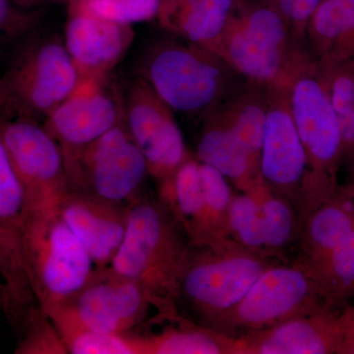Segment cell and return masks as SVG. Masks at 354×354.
Here are the masks:
<instances>
[{
  "instance_id": "f35d334b",
  "label": "cell",
  "mask_w": 354,
  "mask_h": 354,
  "mask_svg": "<svg viewBox=\"0 0 354 354\" xmlns=\"http://www.w3.org/2000/svg\"><path fill=\"white\" fill-rule=\"evenodd\" d=\"M0 113H4V115L8 116V106H7V102L3 94H2L1 90H0Z\"/></svg>"
},
{
  "instance_id": "52a82bcc",
  "label": "cell",
  "mask_w": 354,
  "mask_h": 354,
  "mask_svg": "<svg viewBox=\"0 0 354 354\" xmlns=\"http://www.w3.org/2000/svg\"><path fill=\"white\" fill-rule=\"evenodd\" d=\"M149 174L145 157L121 123L84 149L68 167L71 190L123 205L139 199Z\"/></svg>"
},
{
  "instance_id": "4dcf8cb0",
  "label": "cell",
  "mask_w": 354,
  "mask_h": 354,
  "mask_svg": "<svg viewBox=\"0 0 354 354\" xmlns=\"http://www.w3.org/2000/svg\"><path fill=\"white\" fill-rule=\"evenodd\" d=\"M267 111L262 104L248 102L234 109L225 121L230 131L258 160L264 139Z\"/></svg>"
},
{
  "instance_id": "603a6c76",
  "label": "cell",
  "mask_w": 354,
  "mask_h": 354,
  "mask_svg": "<svg viewBox=\"0 0 354 354\" xmlns=\"http://www.w3.org/2000/svg\"><path fill=\"white\" fill-rule=\"evenodd\" d=\"M353 230L354 218L344 207L329 205L316 209L309 216L304 232L313 262L334 250Z\"/></svg>"
},
{
  "instance_id": "7a4b0ae2",
  "label": "cell",
  "mask_w": 354,
  "mask_h": 354,
  "mask_svg": "<svg viewBox=\"0 0 354 354\" xmlns=\"http://www.w3.org/2000/svg\"><path fill=\"white\" fill-rule=\"evenodd\" d=\"M22 249L30 283L44 311L74 297L97 272L58 207L27 211Z\"/></svg>"
},
{
  "instance_id": "f1b7e54d",
  "label": "cell",
  "mask_w": 354,
  "mask_h": 354,
  "mask_svg": "<svg viewBox=\"0 0 354 354\" xmlns=\"http://www.w3.org/2000/svg\"><path fill=\"white\" fill-rule=\"evenodd\" d=\"M200 171L209 221L216 236L221 239L223 232H227V211L234 194L228 185L227 177L215 167L201 162Z\"/></svg>"
},
{
  "instance_id": "2e32d148",
  "label": "cell",
  "mask_w": 354,
  "mask_h": 354,
  "mask_svg": "<svg viewBox=\"0 0 354 354\" xmlns=\"http://www.w3.org/2000/svg\"><path fill=\"white\" fill-rule=\"evenodd\" d=\"M64 39L82 77H102L124 55L132 32L127 26L73 11Z\"/></svg>"
},
{
  "instance_id": "9a60e30c",
  "label": "cell",
  "mask_w": 354,
  "mask_h": 354,
  "mask_svg": "<svg viewBox=\"0 0 354 354\" xmlns=\"http://www.w3.org/2000/svg\"><path fill=\"white\" fill-rule=\"evenodd\" d=\"M291 115L308 156L309 164H329L342 143L341 128L330 95L315 79L300 77L291 88Z\"/></svg>"
},
{
  "instance_id": "ac0fdd59",
  "label": "cell",
  "mask_w": 354,
  "mask_h": 354,
  "mask_svg": "<svg viewBox=\"0 0 354 354\" xmlns=\"http://www.w3.org/2000/svg\"><path fill=\"white\" fill-rule=\"evenodd\" d=\"M197 160L211 165L237 184L252 187L259 160L249 152L225 122L207 127L200 137ZM260 174V172H259Z\"/></svg>"
},
{
  "instance_id": "8fae6325",
  "label": "cell",
  "mask_w": 354,
  "mask_h": 354,
  "mask_svg": "<svg viewBox=\"0 0 354 354\" xmlns=\"http://www.w3.org/2000/svg\"><path fill=\"white\" fill-rule=\"evenodd\" d=\"M102 78L82 77L76 90L46 118L44 127L62 147L67 171L84 149L120 123V106Z\"/></svg>"
},
{
  "instance_id": "7402d4cb",
  "label": "cell",
  "mask_w": 354,
  "mask_h": 354,
  "mask_svg": "<svg viewBox=\"0 0 354 354\" xmlns=\"http://www.w3.org/2000/svg\"><path fill=\"white\" fill-rule=\"evenodd\" d=\"M44 312L62 335L68 354H142L139 335L109 334L87 329L57 307Z\"/></svg>"
},
{
  "instance_id": "1f68e13d",
  "label": "cell",
  "mask_w": 354,
  "mask_h": 354,
  "mask_svg": "<svg viewBox=\"0 0 354 354\" xmlns=\"http://www.w3.org/2000/svg\"><path fill=\"white\" fill-rule=\"evenodd\" d=\"M310 20L320 38H341L354 32V0H322Z\"/></svg>"
},
{
  "instance_id": "74e56055",
  "label": "cell",
  "mask_w": 354,
  "mask_h": 354,
  "mask_svg": "<svg viewBox=\"0 0 354 354\" xmlns=\"http://www.w3.org/2000/svg\"><path fill=\"white\" fill-rule=\"evenodd\" d=\"M4 304H6V286L0 277V310L3 311Z\"/></svg>"
},
{
  "instance_id": "f546056e",
  "label": "cell",
  "mask_w": 354,
  "mask_h": 354,
  "mask_svg": "<svg viewBox=\"0 0 354 354\" xmlns=\"http://www.w3.org/2000/svg\"><path fill=\"white\" fill-rule=\"evenodd\" d=\"M312 272L317 283L326 281L333 288L348 290L354 286V230L339 246L322 259L314 262Z\"/></svg>"
},
{
  "instance_id": "7c38bea8",
  "label": "cell",
  "mask_w": 354,
  "mask_h": 354,
  "mask_svg": "<svg viewBox=\"0 0 354 354\" xmlns=\"http://www.w3.org/2000/svg\"><path fill=\"white\" fill-rule=\"evenodd\" d=\"M129 205L106 201L84 190H70L58 206L97 270L111 267L127 232Z\"/></svg>"
},
{
  "instance_id": "d4e9b609",
  "label": "cell",
  "mask_w": 354,
  "mask_h": 354,
  "mask_svg": "<svg viewBox=\"0 0 354 354\" xmlns=\"http://www.w3.org/2000/svg\"><path fill=\"white\" fill-rule=\"evenodd\" d=\"M257 194L266 253L278 252L290 243L295 235V209L288 199L276 193L259 191Z\"/></svg>"
},
{
  "instance_id": "e575fe53",
  "label": "cell",
  "mask_w": 354,
  "mask_h": 354,
  "mask_svg": "<svg viewBox=\"0 0 354 354\" xmlns=\"http://www.w3.org/2000/svg\"><path fill=\"white\" fill-rule=\"evenodd\" d=\"M279 12L297 25L311 19L322 0H274Z\"/></svg>"
},
{
  "instance_id": "9c48e42d",
  "label": "cell",
  "mask_w": 354,
  "mask_h": 354,
  "mask_svg": "<svg viewBox=\"0 0 354 354\" xmlns=\"http://www.w3.org/2000/svg\"><path fill=\"white\" fill-rule=\"evenodd\" d=\"M53 307L62 309L84 328L122 335L141 325L151 307L156 308L141 285L115 274L111 268L97 270L82 290Z\"/></svg>"
},
{
  "instance_id": "5bb4252c",
  "label": "cell",
  "mask_w": 354,
  "mask_h": 354,
  "mask_svg": "<svg viewBox=\"0 0 354 354\" xmlns=\"http://www.w3.org/2000/svg\"><path fill=\"white\" fill-rule=\"evenodd\" d=\"M342 341V322L311 311L268 329L235 337L234 354L339 353Z\"/></svg>"
},
{
  "instance_id": "6da1fadb",
  "label": "cell",
  "mask_w": 354,
  "mask_h": 354,
  "mask_svg": "<svg viewBox=\"0 0 354 354\" xmlns=\"http://www.w3.org/2000/svg\"><path fill=\"white\" fill-rule=\"evenodd\" d=\"M191 242L162 200L129 205L127 232L111 271L137 281L165 318H178L177 283Z\"/></svg>"
},
{
  "instance_id": "4fadbf2b",
  "label": "cell",
  "mask_w": 354,
  "mask_h": 354,
  "mask_svg": "<svg viewBox=\"0 0 354 354\" xmlns=\"http://www.w3.org/2000/svg\"><path fill=\"white\" fill-rule=\"evenodd\" d=\"M308 165V156L288 106L269 109L259 157L260 176L267 188L292 202Z\"/></svg>"
},
{
  "instance_id": "d6986e66",
  "label": "cell",
  "mask_w": 354,
  "mask_h": 354,
  "mask_svg": "<svg viewBox=\"0 0 354 354\" xmlns=\"http://www.w3.org/2000/svg\"><path fill=\"white\" fill-rule=\"evenodd\" d=\"M0 277L6 286L3 312L19 334L31 312L39 306L26 270L22 247L0 225Z\"/></svg>"
},
{
  "instance_id": "8d00e7d4",
  "label": "cell",
  "mask_w": 354,
  "mask_h": 354,
  "mask_svg": "<svg viewBox=\"0 0 354 354\" xmlns=\"http://www.w3.org/2000/svg\"><path fill=\"white\" fill-rule=\"evenodd\" d=\"M195 1V0H169L167 2V6L162 7H177L186 6V4L191 3V2Z\"/></svg>"
},
{
  "instance_id": "4316f807",
  "label": "cell",
  "mask_w": 354,
  "mask_h": 354,
  "mask_svg": "<svg viewBox=\"0 0 354 354\" xmlns=\"http://www.w3.org/2000/svg\"><path fill=\"white\" fill-rule=\"evenodd\" d=\"M160 8V0H78L73 11L128 26L152 19Z\"/></svg>"
},
{
  "instance_id": "ba28073f",
  "label": "cell",
  "mask_w": 354,
  "mask_h": 354,
  "mask_svg": "<svg viewBox=\"0 0 354 354\" xmlns=\"http://www.w3.org/2000/svg\"><path fill=\"white\" fill-rule=\"evenodd\" d=\"M144 82L171 111L198 113L220 97L221 71L213 60L181 44H165L149 53Z\"/></svg>"
},
{
  "instance_id": "d6a6232c",
  "label": "cell",
  "mask_w": 354,
  "mask_h": 354,
  "mask_svg": "<svg viewBox=\"0 0 354 354\" xmlns=\"http://www.w3.org/2000/svg\"><path fill=\"white\" fill-rule=\"evenodd\" d=\"M34 23L32 15L16 8L9 0H0V53L27 41Z\"/></svg>"
},
{
  "instance_id": "83f0119b",
  "label": "cell",
  "mask_w": 354,
  "mask_h": 354,
  "mask_svg": "<svg viewBox=\"0 0 354 354\" xmlns=\"http://www.w3.org/2000/svg\"><path fill=\"white\" fill-rule=\"evenodd\" d=\"M14 353L68 354V351L50 317L38 306L28 317Z\"/></svg>"
},
{
  "instance_id": "e0dca14e",
  "label": "cell",
  "mask_w": 354,
  "mask_h": 354,
  "mask_svg": "<svg viewBox=\"0 0 354 354\" xmlns=\"http://www.w3.org/2000/svg\"><path fill=\"white\" fill-rule=\"evenodd\" d=\"M213 44L221 46L237 71L254 81L271 82L283 71L286 41L266 34L242 17L230 19Z\"/></svg>"
},
{
  "instance_id": "30bf717a",
  "label": "cell",
  "mask_w": 354,
  "mask_h": 354,
  "mask_svg": "<svg viewBox=\"0 0 354 354\" xmlns=\"http://www.w3.org/2000/svg\"><path fill=\"white\" fill-rule=\"evenodd\" d=\"M171 111L143 80L128 93L125 127L145 157L149 172L162 183L188 158L183 132Z\"/></svg>"
},
{
  "instance_id": "44dd1931",
  "label": "cell",
  "mask_w": 354,
  "mask_h": 354,
  "mask_svg": "<svg viewBox=\"0 0 354 354\" xmlns=\"http://www.w3.org/2000/svg\"><path fill=\"white\" fill-rule=\"evenodd\" d=\"M140 341L142 354H230L235 346V337L189 323L158 335H140Z\"/></svg>"
},
{
  "instance_id": "d590c367",
  "label": "cell",
  "mask_w": 354,
  "mask_h": 354,
  "mask_svg": "<svg viewBox=\"0 0 354 354\" xmlns=\"http://www.w3.org/2000/svg\"><path fill=\"white\" fill-rule=\"evenodd\" d=\"M344 326V341L339 353H354V319L348 322H342Z\"/></svg>"
},
{
  "instance_id": "8992f818",
  "label": "cell",
  "mask_w": 354,
  "mask_h": 354,
  "mask_svg": "<svg viewBox=\"0 0 354 354\" xmlns=\"http://www.w3.org/2000/svg\"><path fill=\"white\" fill-rule=\"evenodd\" d=\"M0 134L26 195L27 211L55 208L70 188L64 151L34 118L0 120Z\"/></svg>"
},
{
  "instance_id": "ffe728a7",
  "label": "cell",
  "mask_w": 354,
  "mask_h": 354,
  "mask_svg": "<svg viewBox=\"0 0 354 354\" xmlns=\"http://www.w3.org/2000/svg\"><path fill=\"white\" fill-rule=\"evenodd\" d=\"M234 0H195L186 6L162 7L165 21L186 39L212 46L227 28Z\"/></svg>"
},
{
  "instance_id": "cb8c5ba5",
  "label": "cell",
  "mask_w": 354,
  "mask_h": 354,
  "mask_svg": "<svg viewBox=\"0 0 354 354\" xmlns=\"http://www.w3.org/2000/svg\"><path fill=\"white\" fill-rule=\"evenodd\" d=\"M26 213L27 203L24 188L0 134V225L21 247Z\"/></svg>"
},
{
  "instance_id": "277c9868",
  "label": "cell",
  "mask_w": 354,
  "mask_h": 354,
  "mask_svg": "<svg viewBox=\"0 0 354 354\" xmlns=\"http://www.w3.org/2000/svg\"><path fill=\"white\" fill-rule=\"evenodd\" d=\"M82 75L64 44L55 39L27 44L0 77L9 118L48 115L69 97Z\"/></svg>"
},
{
  "instance_id": "836d02e7",
  "label": "cell",
  "mask_w": 354,
  "mask_h": 354,
  "mask_svg": "<svg viewBox=\"0 0 354 354\" xmlns=\"http://www.w3.org/2000/svg\"><path fill=\"white\" fill-rule=\"evenodd\" d=\"M337 113L341 132L354 136V81L351 77L339 76L334 81L330 95Z\"/></svg>"
},
{
  "instance_id": "484cf974",
  "label": "cell",
  "mask_w": 354,
  "mask_h": 354,
  "mask_svg": "<svg viewBox=\"0 0 354 354\" xmlns=\"http://www.w3.org/2000/svg\"><path fill=\"white\" fill-rule=\"evenodd\" d=\"M227 230L247 250L261 256L266 253L257 192L232 198L227 211Z\"/></svg>"
},
{
  "instance_id": "3957f363",
  "label": "cell",
  "mask_w": 354,
  "mask_h": 354,
  "mask_svg": "<svg viewBox=\"0 0 354 354\" xmlns=\"http://www.w3.org/2000/svg\"><path fill=\"white\" fill-rule=\"evenodd\" d=\"M269 266L264 256L225 237L191 243L177 283L176 301L185 300L201 325L208 327L239 304Z\"/></svg>"
},
{
  "instance_id": "5b68a950",
  "label": "cell",
  "mask_w": 354,
  "mask_h": 354,
  "mask_svg": "<svg viewBox=\"0 0 354 354\" xmlns=\"http://www.w3.org/2000/svg\"><path fill=\"white\" fill-rule=\"evenodd\" d=\"M318 290V283L309 269L270 265L239 304L208 328L232 337L237 333L243 335L268 329L313 311Z\"/></svg>"
}]
</instances>
